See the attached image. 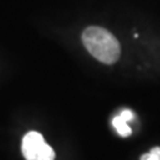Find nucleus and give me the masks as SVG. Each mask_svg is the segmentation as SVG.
<instances>
[{"instance_id":"obj_1","label":"nucleus","mask_w":160,"mask_h":160,"mask_svg":"<svg viewBox=\"0 0 160 160\" xmlns=\"http://www.w3.org/2000/svg\"><path fill=\"white\" fill-rule=\"evenodd\" d=\"M82 42L87 50L102 63L113 64L120 58L121 46L119 40L103 28L90 26L86 29L82 33Z\"/></svg>"},{"instance_id":"obj_2","label":"nucleus","mask_w":160,"mask_h":160,"mask_svg":"<svg viewBox=\"0 0 160 160\" xmlns=\"http://www.w3.org/2000/svg\"><path fill=\"white\" fill-rule=\"evenodd\" d=\"M22 152L26 160H55V151L45 142L38 132H29L22 142Z\"/></svg>"},{"instance_id":"obj_3","label":"nucleus","mask_w":160,"mask_h":160,"mask_svg":"<svg viewBox=\"0 0 160 160\" xmlns=\"http://www.w3.org/2000/svg\"><path fill=\"white\" fill-rule=\"evenodd\" d=\"M113 126H114L116 132L120 134L121 137H128V135L132 134L131 127L128 126V123H127L126 121L122 120L119 115L115 116L114 119H113Z\"/></svg>"},{"instance_id":"obj_4","label":"nucleus","mask_w":160,"mask_h":160,"mask_svg":"<svg viewBox=\"0 0 160 160\" xmlns=\"http://www.w3.org/2000/svg\"><path fill=\"white\" fill-rule=\"evenodd\" d=\"M140 160H160V147H154L151 152L141 155Z\"/></svg>"},{"instance_id":"obj_5","label":"nucleus","mask_w":160,"mask_h":160,"mask_svg":"<svg viewBox=\"0 0 160 160\" xmlns=\"http://www.w3.org/2000/svg\"><path fill=\"white\" fill-rule=\"evenodd\" d=\"M119 116H120L123 121L128 122V121H132L134 119V113L132 112L131 109H123L120 114H119Z\"/></svg>"}]
</instances>
